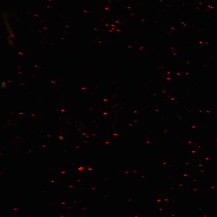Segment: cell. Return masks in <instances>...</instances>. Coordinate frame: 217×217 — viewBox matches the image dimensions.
<instances>
[{"mask_svg":"<svg viewBox=\"0 0 217 217\" xmlns=\"http://www.w3.org/2000/svg\"><path fill=\"white\" fill-rule=\"evenodd\" d=\"M1 86L2 88H5L6 87V83L5 82H2L1 84Z\"/></svg>","mask_w":217,"mask_h":217,"instance_id":"cell-1","label":"cell"},{"mask_svg":"<svg viewBox=\"0 0 217 217\" xmlns=\"http://www.w3.org/2000/svg\"><path fill=\"white\" fill-rule=\"evenodd\" d=\"M85 167L81 166V167H79V168H78V170H79V171H82V170H83V168H85Z\"/></svg>","mask_w":217,"mask_h":217,"instance_id":"cell-2","label":"cell"},{"mask_svg":"<svg viewBox=\"0 0 217 217\" xmlns=\"http://www.w3.org/2000/svg\"><path fill=\"white\" fill-rule=\"evenodd\" d=\"M59 138L61 140L63 139V137L61 136L59 137Z\"/></svg>","mask_w":217,"mask_h":217,"instance_id":"cell-3","label":"cell"},{"mask_svg":"<svg viewBox=\"0 0 217 217\" xmlns=\"http://www.w3.org/2000/svg\"><path fill=\"white\" fill-rule=\"evenodd\" d=\"M87 169L88 170H93V169L92 168H88Z\"/></svg>","mask_w":217,"mask_h":217,"instance_id":"cell-4","label":"cell"},{"mask_svg":"<svg viewBox=\"0 0 217 217\" xmlns=\"http://www.w3.org/2000/svg\"><path fill=\"white\" fill-rule=\"evenodd\" d=\"M19 54L21 55H23V53H22L20 52H19Z\"/></svg>","mask_w":217,"mask_h":217,"instance_id":"cell-5","label":"cell"},{"mask_svg":"<svg viewBox=\"0 0 217 217\" xmlns=\"http://www.w3.org/2000/svg\"><path fill=\"white\" fill-rule=\"evenodd\" d=\"M81 181L80 180H77V182H80Z\"/></svg>","mask_w":217,"mask_h":217,"instance_id":"cell-6","label":"cell"},{"mask_svg":"<svg viewBox=\"0 0 217 217\" xmlns=\"http://www.w3.org/2000/svg\"><path fill=\"white\" fill-rule=\"evenodd\" d=\"M76 147L77 148H79L80 147H79V146H76Z\"/></svg>","mask_w":217,"mask_h":217,"instance_id":"cell-7","label":"cell"},{"mask_svg":"<svg viewBox=\"0 0 217 217\" xmlns=\"http://www.w3.org/2000/svg\"><path fill=\"white\" fill-rule=\"evenodd\" d=\"M105 143H106V144H109V143L108 142H105Z\"/></svg>","mask_w":217,"mask_h":217,"instance_id":"cell-8","label":"cell"},{"mask_svg":"<svg viewBox=\"0 0 217 217\" xmlns=\"http://www.w3.org/2000/svg\"><path fill=\"white\" fill-rule=\"evenodd\" d=\"M44 29H45L47 30V28H45V27H44Z\"/></svg>","mask_w":217,"mask_h":217,"instance_id":"cell-9","label":"cell"},{"mask_svg":"<svg viewBox=\"0 0 217 217\" xmlns=\"http://www.w3.org/2000/svg\"><path fill=\"white\" fill-rule=\"evenodd\" d=\"M51 82H52V83H55V82H54V81H52Z\"/></svg>","mask_w":217,"mask_h":217,"instance_id":"cell-10","label":"cell"},{"mask_svg":"<svg viewBox=\"0 0 217 217\" xmlns=\"http://www.w3.org/2000/svg\"><path fill=\"white\" fill-rule=\"evenodd\" d=\"M18 73H20V74H22V73H21V72H18Z\"/></svg>","mask_w":217,"mask_h":217,"instance_id":"cell-11","label":"cell"},{"mask_svg":"<svg viewBox=\"0 0 217 217\" xmlns=\"http://www.w3.org/2000/svg\"><path fill=\"white\" fill-rule=\"evenodd\" d=\"M39 32L40 33H42V32L39 30Z\"/></svg>","mask_w":217,"mask_h":217,"instance_id":"cell-12","label":"cell"},{"mask_svg":"<svg viewBox=\"0 0 217 217\" xmlns=\"http://www.w3.org/2000/svg\"><path fill=\"white\" fill-rule=\"evenodd\" d=\"M17 67L18 68H20V67L17 66Z\"/></svg>","mask_w":217,"mask_h":217,"instance_id":"cell-13","label":"cell"},{"mask_svg":"<svg viewBox=\"0 0 217 217\" xmlns=\"http://www.w3.org/2000/svg\"><path fill=\"white\" fill-rule=\"evenodd\" d=\"M35 67H38V66H36V65H35Z\"/></svg>","mask_w":217,"mask_h":217,"instance_id":"cell-14","label":"cell"},{"mask_svg":"<svg viewBox=\"0 0 217 217\" xmlns=\"http://www.w3.org/2000/svg\"><path fill=\"white\" fill-rule=\"evenodd\" d=\"M40 43H41V44H43V43L42 42H40Z\"/></svg>","mask_w":217,"mask_h":217,"instance_id":"cell-15","label":"cell"},{"mask_svg":"<svg viewBox=\"0 0 217 217\" xmlns=\"http://www.w3.org/2000/svg\"><path fill=\"white\" fill-rule=\"evenodd\" d=\"M84 142H85V143H87V141H84Z\"/></svg>","mask_w":217,"mask_h":217,"instance_id":"cell-16","label":"cell"},{"mask_svg":"<svg viewBox=\"0 0 217 217\" xmlns=\"http://www.w3.org/2000/svg\"><path fill=\"white\" fill-rule=\"evenodd\" d=\"M88 168H90V166H88Z\"/></svg>","mask_w":217,"mask_h":217,"instance_id":"cell-17","label":"cell"},{"mask_svg":"<svg viewBox=\"0 0 217 217\" xmlns=\"http://www.w3.org/2000/svg\"><path fill=\"white\" fill-rule=\"evenodd\" d=\"M92 188V189H95V188Z\"/></svg>","mask_w":217,"mask_h":217,"instance_id":"cell-18","label":"cell"},{"mask_svg":"<svg viewBox=\"0 0 217 217\" xmlns=\"http://www.w3.org/2000/svg\"><path fill=\"white\" fill-rule=\"evenodd\" d=\"M14 209V210H15V209Z\"/></svg>","mask_w":217,"mask_h":217,"instance_id":"cell-19","label":"cell"}]
</instances>
